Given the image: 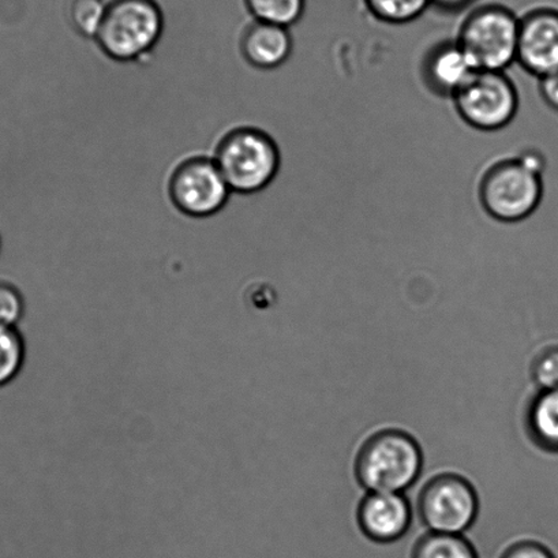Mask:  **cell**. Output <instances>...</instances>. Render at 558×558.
<instances>
[{
  "label": "cell",
  "mask_w": 558,
  "mask_h": 558,
  "mask_svg": "<svg viewBox=\"0 0 558 558\" xmlns=\"http://www.w3.org/2000/svg\"><path fill=\"white\" fill-rule=\"evenodd\" d=\"M365 4L378 21L393 25L413 23L432 7L430 0H365Z\"/></svg>",
  "instance_id": "e0dca14e"
},
{
  "label": "cell",
  "mask_w": 558,
  "mask_h": 558,
  "mask_svg": "<svg viewBox=\"0 0 558 558\" xmlns=\"http://www.w3.org/2000/svg\"><path fill=\"white\" fill-rule=\"evenodd\" d=\"M454 97L459 116L484 132H496L512 122L518 94L511 80L500 72H478Z\"/></svg>",
  "instance_id": "8992f818"
},
{
  "label": "cell",
  "mask_w": 558,
  "mask_h": 558,
  "mask_svg": "<svg viewBox=\"0 0 558 558\" xmlns=\"http://www.w3.org/2000/svg\"><path fill=\"white\" fill-rule=\"evenodd\" d=\"M544 194L542 173L518 157L493 166L482 179V207L496 220L514 223L535 213Z\"/></svg>",
  "instance_id": "5b68a950"
},
{
  "label": "cell",
  "mask_w": 558,
  "mask_h": 558,
  "mask_svg": "<svg viewBox=\"0 0 558 558\" xmlns=\"http://www.w3.org/2000/svg\"><path fill=\"white\" fill-rule=\"evenodd\" d=\"M108 0H69L68 19L78 35L96 39L106 19Z\"/></svg>",
  "instance_id": "ac0fdd59"
},
{
  "label": "cell",
  "mask_w": 558,
  "mask_h": 558,
  "mask_svg": "<svg viewBox=\"0 0 558 558\" xmlns=\"http://www.w3.org/2000/svg\"><path fill=\"white\" fill-rule=\"evenodd\" d=\"M527 429L534 442L558 453V391H541L530 403Z\"/></svg>",
  "instance_id": "4fadbf2b"
},
{
  "label": "cell",
  "mask_w": 558,
  "mask_h": 558,
  "mask_svg": "<svg viewBox=\"0 0 558 558\" xmlns=\"http://www.w3.org/2000/svg\"><path fill=\"white\" fill-rule=\"evenodd\" d=\"M478 72L458 41L436 47L426 62L427 81L433 88L446 95H457Z\"/></svg>",
  "instance_id": "7c38bea8"
},
{
  "label": "cell",
  "mask_w": 558,
  "mask_h": 558,
  "mask_svg": "<svg viewBox=\"0 0 558 558\" xmlns=\"http://www.w3.org/2000/svg\"><path fill=\"white\" fill-rule=\"evenodd\" d=\"M246 12L259 23L284 26L295 25L306 9V0H243Z\"/></svg>",
  "instance_id": "5bb4252c"
},
{
  "label": "cell",
  "mask_w": 558,
  "mask_h": 558,
  "mask_svg": "<svg viewBox=\"0 0 558 558\" xmlns=\"http://www.w3.org/2000/svg\"><path fill=\"white\" fill-rule=\"evenodd\" d=\"M25 313L24 296L17 287L0 280V325L19 327Z\"/></svg>",
  "instance_id": "ffe728a7"
},
{
  "label": "cell",
  "mask_w": 558,
  "mask_h": 558,
  "mask_svg": "<svg viewBox=\"0 0 558 558\" xmlns=\"http://www.w3.org/2000/svg\"><path fill=\"white\" fill-rule=\"evenodd\" d=\"M357 522L363 533L373 541H397L410 527V504L402 493H367L357 509Z\"/></svg>",
  "instance_id": "30bf717a"
},
{
  "label": "cell",
  "mask_w": 558,
  "mask_h": 558,
  "mask_svg": "<svg viewBox=\"0 0 558 558\" xmlns=\"http://www.w3.org/2000/svg\"><path fill=\"white\" fill-rule=\"evenodd\" d=\"M518 62L539 78L558 72V9L530 10L520 19Z\"/></svg>",
  "instance_id": "9c48e42d"
},
{
  "label": "cell",
  "mask_w": 558,
  "mask_h": 558,
  "mask_svg": "<svg viewBox=\"0 0 558 558\" xmlns=\"http://www.w3.org/2000/svg\"><path fill=\"white\" fill-rule=\"evenodd\" d=\"M520 19L502 4L473 10L460 26L458 45L480 72H500L518 61Z\"/></svg>",
  "instance_id": "277c9868"
},
{
  "label": "cell",
  "mask_w": 558,
  "mask_h": 558,
  "mask_svg": "<svg viewBox=\"0 0 558 558\" xmlns=\"http://www.w3.org/2000/svg\"><path fill=\"white\" fill-rule=\"evenodd\" d=\"M531 376L541 391H558V345L547 347L535 356Z\"/></svg>",
  "instance_id": "d6986e66"
},
{
  "label": "cell",
  "mask_w": 558,
  "mask_h": 558,
  "mask_svg": "<svg viewBox=\"0 0 558 558\" xmlns=\"http://www.w3.org/2000/svg\"><path fill=\"white\" fill-rule=\"evenodd\" d=\"M539 90L546 105L558 112V72L541 78Z\"/></svg>",
  "instance_id": "7402d4cb"
},
{
  "label": "cell",
  "mask_w": 558,
  "mask_h": 558,
  "mask_svg": "<svg viewBox=\"0 0 558 558\" xmlns=\"http://www.w3.org/2000/svg\"><path fill=\"white\" fill-rule=\"evenodd\" d=\"M474 0H430L432 7H436L441 12L460 13L473 4Z\"/></svg>",
  "instance_id": "603a6c76"
},
{
  "label": "cell",
  "mask_w": 558,
  "mask_h": 558,
  "mask_svg": "<svg viewBox=\"0 0 558 558\" xmlns=\"http://www.w3.org/2000/svg\"><path fill=\"white\" fill-rule=\"evenodd\" d=\"M171 202L192 218H208L229 202L231 189L214 159L198 156L181 162L168 183Z\"/></svg>",
  "instance_id": "ba28073f"
},
{
  "label": "cell",
  "mask_w": 558,
  "mask_h": 558,
  "mask_svg": "<svg viewBox=\"0 0 558 558\" xmlns=\"http://www.w3.org/2000/svg\"><path fill=\"white\" fill-rule=\"evenodd\" d=\"M26 347L19 327L0 325V388L7 387L23 371Z\"/></svg>",
  "instance_id": "2e32d148"
},
{
  "label": "cell",
  "mask_w": 558,
  "mask_h": 558,
  "mask_svg": "<svg viewBox=\"0 0 558 558\" xmlns=\"http://www.w3.org/2000/svg\"><path fill=\"white\" fill-rule=\"evenodd\" d=\"M413 558H478L462 535L430 533L418 541Z\"/></svg>",
  "instance_id": "9a60e30c"
},
{
  "label": "cell",
  "mask_w": 558,
  "mask_h": 558,
  "mask_svg": "<svg viewBox=\"0 0 558 558\" xmlns=\"http://www.w3.org/2000/svg\"><path fill=\"white\" fill-rule=\"evenodd\" d=\"M165 25V10L157 0H108L95 40L116 61H134L159 43Z\"/></svg>",
  "instance_id": "3957f363"
},
{
  "label": "cell",
  "mask_w": 558,
  "mask_h": 558,
  "mask_svg": "<svg viewBox=\"0 0 558 558\" xmlns=\"http://www.w3.org/2000/svg\"><path fill=\"white\" fill-rule=\"evenodd\" d=\"M241 51L254 68L265 70L279 68L291 56L290 29L253 20L241 36Z\"/></svg>",
  "instance_id": "8fae6325"
},
{
  "label": "cell",
  "mask_w": 558,
  "mask_h": 558,
  "mask_svg": "<svg viewBox=\"0 0 558 558\" xmlns=\"http://www.w3.org/2000/svg\"><path fill=\"white\" fill-rule=\"evenodd\" d=\"M422 462V451L414 437L403 430L387 429L363 444L357 452L355 474L368 493H402L418 480Z\"/></svg>",
  "instance_id": "6da1fadb"
},
{
  "label": "cell",
  "mask_w": 558,
  "mask_h": 558,
  "mask_svg": "<svg viewBox=\"0 0 558 558\" xmlns=\"http://www.w3.org/2000/svg\"><path fill=\"white\" fill-rule=\"evenodd\" d=\"M214 160L231 192L241 194L264 191L280 167L278 145L256 128H238L227 133L216 148Z\"/></svg>",
  "instance_id": "7a4b0ae2"
},
{
  "label": "cell",
  "mask_w": 558,
  "mask_h": 558,
  "mask_svg": "<svg viewBox=\"0 0 558 558\" xmlns=\"http://www.w3.org/2000/svg\"><path fill=\"white\" fill-rule=\"evenodd\" d=\"M418 509L430 533L462 535L478 514V497L463 476L442 474L424 487Z\"/></svg>",
  "instance_id": "52a82bcc"
},
{
  "label": "cell",
  "mask_w": 558,
  "mask_h": 558,
  "mask_svg": "<svg viewBox=\"0 0 558 558\" xmlns=\"http://www.w3.org/2000/svg\"><path fill=\"white\" fill-rule=\"evenodd\" d=\"M501 558H556L546 546L534 541L519 542L509 546Z\"/></svg>",
  "instance_id": "44dd1931"
}]
</instances>
